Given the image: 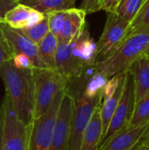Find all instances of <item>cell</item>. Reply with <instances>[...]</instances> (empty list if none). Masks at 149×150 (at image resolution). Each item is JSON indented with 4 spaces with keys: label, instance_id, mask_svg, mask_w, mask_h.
I'll return each mask as SVG.
<instances>
[{
    "label": "cell",
    "instance_id": "cell-1",
    "mask_svg": "<svg viewBox=\"0 0 149 150\" xmlns=\"http://www.w3.org/2000/svg\"><path fill=\"white\" fill-rule=\"evenodd\" d=\"M32 69H17L11 59L3 62L0 68L5 95L15 112L18 119L28 126L33 119L34 81Z\"/></svg>",
    "mask_w": 149,
    "mask_h": 150
},
{
    "label": "cell",
    "instance_id": "cell-2",
    "mask_svg": "<svg viewBox=\"0 0 149 150\" xmlns=\"http://www.w3.org/2000/svg\"><path fill=\"white\" fill-rule=\"evenodd\" d=\"M149 47V27L128 33L118 47L105 59L97 62L94 69L110 78L126 71L132 63L143 55Z\"/></svg>",
    "mask_w": 149,
    "mask_h": 150
},
{
    "label": "cell",
    "instance_id": "cell-3",
    "mask_svg": "<svg viewBox=\"0 0 149 150\" xmlns=\"http://www.w3.org/2000/svg\"><path fill=\"white\" fill-rule=\"evenodd\" d=\"M32 74L34 81L33 118H38L47 111L56 94L68 88L69 82L56 69L34 68Z\"/></svg>",
    "mask_w": 149,
    "mask_h": 150
},
{
    "label": "cell",
    "instance_id": "cell-4",
    "mask_svg": "<svg viewBox=\"0 0 149 150\" xmlns=\"http://www.w3.org/2000/svg\"><path fill=\"white\" fill-rule=\"evenodd\" d=\"M67 89L60 91L47 111L41 116L33 118L27 126L26 150H48L59 108Z\"/></svg>",
    "mask_w": 149,
    "mask_h": 150
},
{
    "label": "cell",
    "instance_id": "cell-5",
    "mask_svg": "<svg viewBox=\"0 0 149 150\" xmlns=\"http://www.w3.org/2000/svg\"><path fill=\"white\" fill-rule=\"evenodd\" d=\"M74 104L69 124L68 150H80L81 142L86 127L96 111L101 105L102 92L94 98H86L83 93L74 96Z\"/></svg>",
    "mask_w": 149,
    "mask_h": 150
},
{
    "label": "cell",
    "instance_id": "cell-6",
    "mask_svg": "<svg viewBox=\"0 0 149 150\" xmlns=\"http://www.w3.org/2000/svg\"><path fill=\"white\" fill-rule=\"evenodd\" d=\"M4 150H26L27 126L20 121L4 95L0 106Z\"/></svg>",
    "mask_w": 149,
    "mask_h": 150
},
{
    "label": "cell",
    "instance_id": "cell-7",
    "mask_svg": "<svg viewBox=\"0 0 149 150\" xmlns=\"http://www.w3.org/2000/svg\"><path fill=\"white\" fill-rule=\"evenodd\" d=\"M134 105H135V98H134L133 79L131 72L127 69L121 98L114 112V114L112 118L108 129L100 142L99 147L104 145L114 134H116L125 127H128L133 112Z\"/></svg>",
    "mask_w": 149,
    "mask_h": 150
},
{
    "label": "cell",
    "instance_id": "cell-8",
    "mask_svg": "<svg viewBox=\"0 0 149 150\" xmlns=\"http://www.w3.org/2000/svg\"><path fill=\"white\" fill-rule=\"evenodd\" d=\"M129 24L115 12H107L104 31L97 43V62L105 59L118 47L128 33Z\"/></svg>",
    "mask_w": 149,
    "mask_h": 150
},
{
    "label": "cell",
    "instance_id": "cell-9",
    "mask_svg": "<svg viewBox=\"0 0 149 150\" xmlns=\"http://www.w3.org/2000/svg\"><path fill=\"white\" fill-rule=\"evenodd\" d=\"M0 38L11 59L18 54L26 55L34 68H44L39 55L38 45L30 40L18 30L0 22Z\"/></svg>",
    "mask_w": 149,
    "mask_h": 150
},
{
    "label": "cell",
    "instance_id": "cell-10",
    "mask_svg": "<svg viewBox=\"0 0 149 150\" xmlns=\"http://www.w3.org/2000/svg\"><path fill=\"white\" fill-rule=\"evenodd\" d=\"M73 104L74 97L67 89L59 108L48 150H68L69 124Z\"/></svg>",
    "mask_w": 149,
    "mask_h": 150
},
{
    "label": "cell",
    "instance_id": "cell-11",
    "mask_svg": "<svg viewBox=\"0 0 149 150\" xmlns=\"http://www.w3.org/2000/svg\"><path fill=\"white\" fill-rule=\"evenodd\" d=\"M86 13L80 8L67 10L59 31L58 43H70L81 36L85 31Z\"/></svg>",
    "mask_w": 149,
    "mask_h": 150
},
{
    "label": "cell",
    "instance_id": "cell-12",
    "mask_svg": "<svg viewBox=\"0 0 149 150\" xmlns=\"http://www.w3.org/2000/svg\"><path fill=\"white\" fill-rule=\"evenodd\" d=\"M149 122L140 127H126L111 137L97 150H128L142 140L148 131Z\"/></svg>",
    "mask_w": 149,
    "mask_h": 150
},
{
    "label": "cell",
    "instance_id": "cell-13",
    "mask_svg": "<svg viewBox=\"0 0 149 150\" xmlns=\"http://www.w3.org/2000/svg\"><path fill=\"white\" fill-rule=\"evenodd\" d=\"M46 15L29 6L18 4L5 14L3 23L11 28L20 30L39 23Z\"/></svg>",
    "mask_w": 149,
    "mask_h": 150
},
{
    "label": "cell",
    "instance_id": "cell-14",
    "mask_svg": "<svg viewBox=\"0 0 149 150\" xmlns=\"http://www.w3.org/2000/svg\"><path fill=\"white\" fill-rule=\"evenodd\" d=\"M128 70L133 79L135 103L149 94V58L141 55L136 59Z\"/></svg>",
    "mask_w": 149,
    "mask_h": 150
},
{
    "label": "cell",
    "instance_id": "cell-15",
    "mask_svg": "<svg viewBox=\"0 0 149 150\" xmlns=\"http://www.w3.org/2000/svg\"><path fill=\"white\" fill-rule=\"evenodd\" d=\"M100 105L94 112L90 123L84 131L81 142L80 150H97L99 147L103 136Z\"/></svg>",
    "mask_w": 149,
    "mask_h": 150
},
{
    "label": "cell",
    "instance_id": "cell-16",
    "mask_svg": "<svg viewBox=\"0 0 149 150\" xmlns=\"http://www.w3.org/2000/svg\"><path fill=\"white\" fill-rule=\"evenodd\" d=\"M126 71L123 72L120 74L119 77V85L115 91V92L109 97L108 98L105 99L102 101L101 105H100V115H101V120H102V128H103V136L105 134L108 127L110 125V122L112 120V118L114 114V112L117 108V105L119 102V99L122 95V91L124 89L125 85V81H126ZM102 140V139H101Z\"/></svg>",
    "mask_w": 149,
    "mask_h": 150
},
{
    "label": "cell",
    "instance_id": "cell-17",
    "mask_svg": "<svg viewBox=\"0 0 149 150\" xmlns=\"http://www.w3.org/2000/svg\"><path fill=\"white\" fill-rule=\"evenodd\" d=\"M18 2L43 14L69 10L76 5V0H18Z\"/></svg>",
    "mask_w": 149,
    "mask_h": 150
},
{
    "label": "cell",
    "instance_id": "cell-18",
    "mask_svg": "<svg viewBox=\"0 0 149 150\" xmlns=\"http://www.w3.org/2000/svg\"><path fill=\"white\" fill-rule=\"evenodd\" d=\"M58 47V40L50 32L38 45L40 59L47 69H55V55Z\"/></svg>",
    "mask_w": 149,
    "mask_h": 150
},
{
    "label": "cell",
    "instance_id": "cell-19",
    "mask_svg": "<svg viewBox=\"0 0 149 150\" xmlns=\"http://www.w3.org/2000/svg\"><path fill=\"white\" fill-rule=\"evenodd\" d=\"M149 122V94L135 103L129 127H140Z\"/></svg>",
    "mask_w": 149,
    "mask_h": 150
},
{
    "label": "cell",
    "instance_id": "cell-20",
    "mask_svg": "<svg viewBox=\"0 0 149 150\" xmlns=\"http://www.w3.org/2000/svg\"><path fill=\"white\" fill-rule=\"evenodd\" d=\"M18 31L22 34H24L25 37H27L30 40H32L33 43H35L36 45H39L40 43V41L50 32L47 16L46 15V17L39 23H37L30 27L20 29Z\"/></svg>",
    "mask_w": 149,
    "mask_h": 150
},
{
    "label": "cell",
    "instance_id": "cell-21",
    "mask_svg": "<svg viewBox=\"0 0 149 150\" xmlns=\"http://www.w3.org/2000/svg\"><path fill=\"white\" fill-rule=\"evenodd\" d=\"M109 78H106L104 75L97 72L95 69L93 73L90 75L89 80L85 83L84 90L83 91V94L86 98H94L100 94L102 92V90L104 86L105 85L107 80Z\"/></svg>",
    "mask_w": 149,
    "mask_h": 150
},
{
    "label": "cell",
    "instance_id": "cell-22",
    "mask_svg": "<svg viewBox=\"0 0 149 150\" xmlns=\"http://www.w3.org/2000/svg\"><path fill=\"white\" fill-rule=\"evenodd\" d=\"M143 1L144 0H120L114 12L130 23L141 9Z\"/></svg>",
    "mask_w": 149,
    "mask_h": 150
},
{
    "label": "cell",
    "instance_id": "cell-23",
    "mask_svg": "<svg viewBox=\"0 0 149 150\" xmlns=\"http://www.w3.org/2000/svg\"><path fill=\"white\" fill-rule=\"evenodd\" d=\"M142 27H149V0H144L143 4L129 24L128 33Z\"/></svg>",
    "mask_w": 149,
    "mask_h": 150
},
{
    "label": "cell",
    "instance_id": "cell-24",
    "mask_svg": "<svg viewBox=\"0 0 149 150\" xmlns=\"http://www.w3.org/2000/svg\"><path fill=\"white\" fill-rule=\"evenodd\" d=\"M66 11H54L47 14V20H48V25H49V31L52 34H54L56 38L58 36L59 31L61 29V25L62 23V20L64 18V16L66 14Z\"/></svg>",
    "mask_w": 149,
    "mask_h": 150
},
{
    "label": "cell",
    "instance_id": "cell-25",
    "mask_svg": "<svg viewBox=\"0 0 149 150\" xmlns=\"http://www.w3.org/2000/svg\"><path fill=\"white\" fill-rule=\"evenodd\" d=\"M119 77H120V74L116 75L114 76L110 77L105 85L104 86L103 90H102V97H103V100L108 98L109 97H111L116 91L118 85H119ZM102 100V101H103Z\"/></svg>",
    "mask_w": 149,
    "mask_h": 150
},
{
    "label": "cell",
    "instance_id": "cell-26",
    "mask_svg": "<svg viewBox=\"0 0 149 150\" xmlns=\"http://www.w3.org/2000/svg\"><path fill=\"white\" fill-rule=\"evenodd\" d=\"M12 64L19 69H34L31 60L25 54H18L11 58Z\"/></svg>",
    "mask_w": 149,
    "mask_h": 150
},
{
    "label": "cell",
    "instance_id": "cell-27",
    "mask_svg": "<svg viewBox=\"0 0 149 150\" xmlns=\"http://www.w3.org/2000/svg\"><path fill=\"white\" fill-rule=\"evenodd\" d=\"M80 9L83 10L86 15L97 12L101 11L100 8V0H83Z\"/></svg>",
    "mask_w": 149,
    "mask_h": 150
},
{
    "label": "cell",
    "instance_id": "cell-28",
    "mask_svg": "<svg viewBox=\"0 0 149 150\" xmlns=\"http://www.w3.org/2000/svg\"><path fill=\"white\" fill-rule=\"evenodd\" d=\"M18 4V0H0V22H3L5 14Z\"/></svg>",
    "mask_w": 149,
    "mask_h": 150
},
{
    "label": "cell",
    "instance_id": "cell-29",
    "mask_svg": "<svg viewBox=\"0 0 149 150\" xmlns=\"http://www.w3.org/2000/svg\"><path fill=\"white\" fill-rule=\"evenodd\" d=\"M120 0H100V8L106 12H114Z\"/></svg>",
    "mask_w": 149,
    "mask_h": 150
},
{
    "label": "cell",
    "instance_id": "cell-30",
    "mask_svg": "<svg viewBox=\"0 0 149 150\" xmlns=\"http://www.w3.org/2000/svg\"><path fill=\"white\" fill-rule=\"evenodd\" d=\"M11 59V57L9 56V54H7L4 47V44L2 42V40L0 38V68L3 64V62L6 60H9Z\"/></svg>",
    "mask_w": 149,
    "mask_h": 150
},
{
    "label": "cell",
    "instance_id": "cell-31",
    "mask_svg": "<svg viewBox=\"0 0 149 150\" xmlns=\"http://www.w3.org/2000/svg\"><path fill=\"white\" fill-rule=\"evenodd\" d=\"M0 150H4V140H3V127H2V114L0 111Z\"/></svg>",
    "mask_w": 149,
    "mask_h": 150
},
{
    "label": "cell",
    "instance_id": "cell-32",
    "mask_svg": "<svg viewBox=\"0 0 149 150\" xmlns=\"http://www.w3.org/2000/svg\"><path fill=\"white\" fill-rule=\"evenodd\" d=\"M141 144H142L143 146L149 147V129L148 131L145 134L144 137L142 138V140H141Z\"/></svg>",
    "mask_w": 149,
    "mask_h": 150
},
{
    "label": "cell",
    "instance_id": "cell-33",
    "mask_svg": "<svg viewBox=\"0 0 149 150\" xmlns=\"http://www.w3.org/2000/svg\"><path fill=\"white\" fill-rule=\"evenodd\" d=\"M141 148H142V144H141V142H139L135 146H133V148H131L130 149L128 150H141Z\"/></svg>",
    "mask_w": 149,
    "mask_h": 150
},
{
    "label": "cell",
    "instance_id": "cell-34",
    "mask_svg": "<svg viewBox=\"0 0 149 150\" xmlns=\"http://www.w3.org/2000/svg\"><path fill=\"white\" fill-rule=\"evenodd\" d=\"M144 55H146L147 57H148L149 58V47H148V48L145 51V53H144Z\"/></svg>",
    "mask_w": 149,
    "mask_h": 150
},
{
    "label": "cell",
    "instance_id": "cell-35",
    "mask_svg": "<svg viewBox=\"0 0 149 150\" xmlns=\"http://www.w3.org/2000/svg\"><path fill=\"white\" fill-rule=\"evenodd\" d=\"M141 150H149V147H146V146H143L142 145V148Z\"/></svg>",
    "mask_w": 149,
    "mask_h": 150
}]
</instances>
